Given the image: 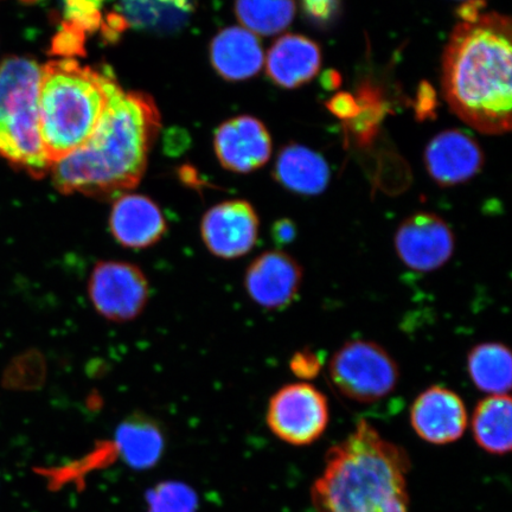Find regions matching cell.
<instances>
[{"instance_id": "cell-1", "label": "cell", "mask_w": 512, "mask_h": 512, "mask_svg": "<svg viewBox=\"0 0 512 512\" xmlns=\"http://www.w3.org/2000/svg\"><path fill=\"white\" fill-rule=\"evenodd\" d=\"M159 128L160 115L151 96L125 92L115 80L91 139L51 165L55 188L64 195L96 200H115L136 188Z\"/></svg>"}, {"instance_id": "cell-2", "label": "cell", "mask_w": 512, "mask_h": 512, "mask_svg": "<svg viewBox=\"0 0 512 512\" xmlns=\"http://www.w3.org/2000/svg\"><path fill=\"white\" fill-rule=\"evenodd\" d=\"M511 21L486 12L460 22L448 40L441 85L451 111L484 134L511 130Z\"/></svg>"}, {"instance_id": "cell-3", "label": "cell", "mask_w": 512, "mask_h": 512, "mask_svg": "<svg viewBox=\"0 0 512 512\" xmlns=\"http://www.w3.org/2000/svg\"><path fill=\"white\" fill-rule=\"evenodd\" d=\"M402 447L381 437L367 421L326 453L325 469L312 488L318 512H409Z\"/></svg>"}, {"instance_id": "cell-4", "label": "cell", "mask_w": 512, "mask_h": 512, "mask_svg": "<svg viewBox=\"0 0 512 512\" xmlns=\"http://www.w3.org/2000/svg\"><path fill=\"white\" fill-rule=\"evenodd\" d=\"M114 81L107 68L98 72L75 60L50 61L42 68L38 118L50 168L91 139Z\"/></svg>"}, {"instance_id": "cell-5", "label": "cell", "mask_w": 512, "mask_h": 512, "mask_svg": "<svg viewBox=\"0 0 512 512\" xmlns=\"http://www.w3.org/2000/svg\"><path fill=\"white\" fill-rule=\"evenodd\" d=\"M42 68L23 56L0 63V157L41 179L50 171L38 118Z\"/></svg>"}, {"instance_id": "cell-6", "label": "cell", "mask_w": 512, "mask_h": 512, "mask_svg": "<svg viewBox=\"0 0 512 512\" xmlns=\"http://www.w3.org/2000/svg\"><path fill=\"white\" fill-rule=\"evenodd\" d=\"M328 373L332 386L344 398L374 403L387 398L400 381L398 363L380 344L356 339L331 357Z\"/></svg>"}, {"instance_id": "cell-7", "label": "cell", "mask_w": 512, "mask_h": 512, "mask_svg": "<svg viewBox=\"0 0 512 512\" xmlns=\"http://www.w3.org/2000/svg\"><path fill=\"white\" fill-rule=\"evenodd\" d=\"M267 424L285 443L307 446L315 443L329 425L326 396L309 383H292L272 396Z\"/></svg>"}, {"instance_id": "cell-8", "label": "cell", "mask_w": 512, "mask_h": 512, "mask_svg": "<svg viewBox=\"0 0 512 512\" xmlns=\"http://www.w3.org/2000/svg\"><path fill=\"white\" fill-rule=\"evenodd\" d=\"M89 298L96 312L111 322L136 319L149 302L150 286L136 265L125 261H101L88 281Z\"/></svg>"}, {"instance_id": "cell-9", "label": "cell", "mask_w": 512, "mask_h": 512, "mask_svg": "<svg viewBox=\"0 0 512 512\" xmlns=\"http://www.w3.org/2000/svg\"><path fill=\"white\" fill-rule=\"evenodd\" d=\"M395 251L416 272L439 270L452 258L456 239L448 223L432 213H416L403 221L394 236Z\"/></svg>"}, {"instance_id": "cell-10", "label": "cell", "mask_w": 512, "mask_h": 512, "mask_svg": "<svg viewBox=\"0 0 512 512\" xmlns=\"http://www.w3.org/2000/svg\"><path fill=\"white\" fill-rule=\"evenodd\" d=\"M260 221L247 201L217 204L207 211L201 235L209 252L221 259H239L252 251L259 238Z\"/></svg>"}, {"instance_id": "cell-11", "label": "cell", "mask_w": 512, "mask_h": 512, "mask_svg": "<svg viewBox=\"0 0 512 512\" xmlns=\"http://www.w3.org/2000/svg\"><path fill=\"white\" fill-rule=\"evenodd\" d=\"M303 277V268L292 255L270 251L249 265L245 287L254 303L267 310H283L297 298Z\"/></svg>"}, {"instance_id": "cell-12", "label": "cell", "mask_w": 512, "mask_h": 512, "mask_svg": "<svg viewBox=\"0 0 512 512\" xmlns=\"http://www.w3.org/2000/svg\"><path fill=\"white\" fill-rule=\"evenodd\" d=\"M411 424L415 433L427 443L451 444L462 438L466 430V407L453 390L433 386L413 402Z\"/></svg>"}, {"instance_id": "cell-13", "label": "cell", "mask_w": 512, "mask_h": 512, "mask_svg": "<svg viewBox=\"0 0 512 512\" xmlns=\"http://www.w3.org/2000/svg\"><path fill=\"white\" fill-rule=\"evenodd\" d=\"M215 150L224 168L247 174L270 160L272 139L260 120L242 115L219 127L215 134Z\"/></svg>"}, {"instance_id": "cell-14", "label": "cell", "mask_w": 512, "mask_h": 512, "mask_svg": "<svg viewBox=\"0 0 512 512\" xmlns=\"http://www.w3.org/2000/svg\"><path fill=\"white\" fill-rule=\"evenodd\" d=\"M425 165L435 183L454 187L470 181L483 169L482 149L470 134L448 130L435 136L425 152Z\"/></svg>"}, {"instance_id": "cell-15", "label": "cell", "mask_w": 512, "mask_h": 512, "mask_svg": "<svg viewBox=\"0 0 512 512\" xmlns=\"http://www.w3.org/2000/svg\"><path fill=\"white\" fill-rule=\"evenodd\" d=\"M110 229L121 246L144 249L162 240L168 224L162 210L151 198L128 194L115 201L110 215Z\"/></svg>"}, {"instance_id": "cell-16", "label": "cell", "mask_w": 512, "mask_h": 512, "mask_svg": "<svg viewBox=\"0 0 512 512\" xmlns=\"http://www.w3.org/2000/svg\"><path fill=\"white\" fill-rule=\"evenodd\" d=\"M320 66L322 53L318 44L302 35L280 37L267 54V75L283 88L303 86L315 78Z\"/></svg>"}, {"instance_id": "cell-17", "label": "cell", "mask_w": 512, "mask_h": 512, "mask_svg": "<svg viewBox=\"0 0 512 512\" xmlns=\"http://www.w3.org/2000/svg\"><path fill=\"white\" fill-rule=\"evenodd\" d=\"M210 60L223 79L242 81L260 72L265 55L259 38L253 32L232 27L215 36L210 44Z\"/></svg>"}, {"instance_id": "cell-18", "label": "cell", "mask_w": 512, "mask_h": 512, "mask_svg": "<svg viewBox=\"0 0 512 512\" xmlns=\"http://www.w3.org/2000/svg\"><path fill=\"white\" fill-rule=\"evenodd\" d=\"M274 178L296 194L316 196L328 188L330 168L319 153L291 144L280 151L274 166Z\"/></svg>"}, {"instance_id": "cell-19", "label": "cell", "mask_w": 512, "mask_h": 512, "mask_svg": "<svg viewBox=\"0 0 512 512\" xmlns=\"http://www.w3.org/2000/svg\"><path fill=\"white\" fill-rule=\"evenodd\" d=\"M113 443L126 465L146 470L162 457L164 435L155 420L143 414H133L121 422Z\"/></svg>"}, {"instance_id": "cell-20", "label": "cell", "mask_w": 512, "mask_h": 512, "mask_svg": "<svg viewBox=\"0 0 512 512\" xmlns=\"http://www.w3.org/2000/svg\"><path fill=\"white\" fill-rule=\"evenodd\" d=\"M118 3L119 12L130 27L170 35L185 27L198 0H118Z\"/></svg>"}, {"instance_id": "cell-21", "label": "cell", "mask_w": 512, "mask_h": 512, "mask_svg": "<svg viewBox=\"0 0 512 512\" xmlns=\"http://www.w3.org/2000/svg\"><path fill=\"white\" fill-rule=\"evenodd\" d=\"M472 431L484 451L504 456L512 446V403L510 396L490 395L480 401L472 416Z\"/></svg>"}, {"instance_id": "cell-22", "label": "cell", "mask_w": 512, "mask_h": 512, "mask_svg": "<svg viewBox=\"0 0 512 512\" xmlns=\"http://www.w3.org/2000/svg\"><path fill=\"white\" fill-rule=\"evenodd\" d=\"M467 371L480 392L507 395L512 380L511 352L502 343L478 344L467 355Z\"/></svg>"}, {"instance_id": "cell-23", "label": "cell", "mask_w": 512, "mask_h": 512, "mask_svg": "<svg viewBox=\"0 0 512 512\" xmlns=\"http://www.w3.org/2000/svg\"><path fill=\"white\" fill-rule=\"evenodd\" d=\"M240 23L254 35L273 36L290 27L296 0H236Z\"/></svg>"}, {"instance_id": "cell-24", "label": "cell", "mask_w": 512, "mask_h": 512, "mask_svg": "<svg viewBox=\"0 0 512 512\" xmlns=\"http://www.w3.org/2000/svg\"><path fill=\"white\" fill-rule=\"evenodd\" d=\"M149 512H196L198 497L187 484L160 483L146 495Z\"/></svg>"}, {"instance_id": "cell-25", "label": "cell", "mask_w": 512, "mask_h": 512, "mask_svg": "<svg viewBox=\"0 0 512 512\" xmlns=\"http://www.w3.org/2000/svg\"><path fill=\"white\" fill-rule=\"evenodd\" d=\"M63 22L92 35L101 28L104 18L101 9L105 0H62Z\"/></svg>"}, {"instance_id": "cell-26", "label": "cell", "mask_w": 512, "mask_h": 512, "mask_svg": "<svg viewBox=\"0 0 512 512\" xmlns=\"http://www.w3.org/2000/svg\"><path fill=\"white\" fill-rule=\"evenodd\" d=\"M85 32L62 22L61 28L57 31L51 41L50 54L64 57V60H72V57L86 55Z\"/></svg>"}, {"instance_id": "cell-27", "label": "cell", "mask_w": 512, "mask_h": 512, "mask_svg": "<svg viewBox=\"0 0 512 512\" xmlns=\"http://www.w3.org/2000/svg\"><path fill=\"white\" fill-rule=\"evenodd\" d=\"M323 362L315 351L304 349L297 351L290 361V369L300 380H313L322 371Z\"/></svg>"}, {"instance_id": "cell-28", "label": "cell", "mask_w": 512, "mask_h": 512, "mask_svg": "<svg viewBox=\"0 0 512 512\" xmlns=\"http://www.w3.org/2000/svg\"><path fill=\"white\" fill-rule=\"evenodd\" d=\"M307 15L318 22H329L341 9V0H302Z\"/></svg>"}, {"instance_id": "cell-29", "label": "cell", "mask_w": 512, "mask_h": 512, "mask_svg": "<svg viewBox=\"0 0 512 512\" xmlns=\"http://www.w3.org/2000/svg\"><path fill=\"white\" fill-rule=\"evenodd\" d=\"M329 110L344 120L354 119L361 111V105L355 100L354 96L342 93L337 94L328 104Z\"/></svg>"}, {"instance_id": "cell-30", "label": "cell", "mask_w": 512, "mask_h": 512, "mask_svg": "<svg viewBox=\"0 0 512 512\" xmlns=\"http://www.w3.org/2000/svg\"><path fill=\"white\" fill-rule=\"evenodd\" d=\"M297 227L293 221L281 219L273 224L272 238L275 245L284 247L290 245L296 239Z\"/></svg>"}, {"instance_id": "cell-31", "label": "cell", "mask_w": 512, "mask_h": 512, "mask_svg": "<svg viewBox=\"0 0 512 512\" xmlns=\"http://www.w3.org/2000/svg\"><path fill=\"white\" fill-rule=\"evenodd\" d=\"M130 27L126 22V19L120 12H111L102 22L101 29L102 35L106 40L114 42L115 38H118L123 32Z\"/></svg>"}, {"instance_id": "cell-32", "label": "cell", "mask_w": 512, "mask_h": 512, "mask_svg": "<svg viewBox=\"0 0 512 512\" xmlns=\"http://www.w3.org/2000/svg\"><path fill=\"white\" fill-rule=\"evenodd\" d=\"M339 82H341V78H339L338 74L332 72V70H330L328 73H325L323 81L325 88L332 89L338 87Z\"/></svg>"}, {"instance_id": "cell-33", "label": "cell", "mask_w": 512, "mask_h": 512, "mask_svg": "<svg viewBox=\"0 0 512 512\" xmlns=\"http://www.w3.org/2000/svg\"><path fill=\"white\" fill-rule=\"evenodd\" d=\"M22 2L31 4L37 2V0H22Z\"/></svg>"}, {"instance_id": "cell-34", "label": "cell", "mask_w": 512, "mask_h": 512, "mask_svg": "<svg viewBox=\"0 0 512 512\" xmlns=\"http://www.w3.org/2000/svg\"><path fill=\"white\" fill-rule=\"evenodd\" d=\"M460 2H472V0H460Z\"/></svg>"}]
</instances>
